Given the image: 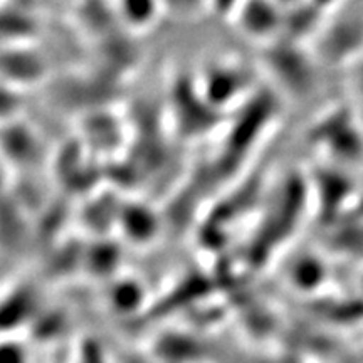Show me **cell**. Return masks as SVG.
I'll return each instance as SVG.
<instances>
[{"label":"cell","instance_id":"obj_2","mask_svg":"<svg viewBox=\"0 0 363 363\" xmlns=\"http://www.w3.org/2000/svg\"><path fill=\"white\" fill-rule=\"evenodd\" d=\"M286 274L294 288L315 289L326 278V264L320 254L301 251L293 256L286 267Z\"/></svg>","mask_w":363,"mask_h":363},{"label":"cell","instance_id":"obj_4","mask_svg":"<svg viewBox=\"0 0 363 363\" xmlns=\"http://www.w3.org/2000/svg\"><path fill=\"white\" fill-rule=\"evenodd\" d=\"M358 286H360V293H362V298H363V271L360 272V278H358Z\"/></svg>","mask_w":363,"mask_h":363},{"label":"cell","instance_id":"obj_3","mask_svg":"<svg viewBox=\"0 0 363 363\" xmlns=\"http://www.w3.org/2000/svg\"><path fill=\"white\" fill-rule=\"evenodd\" d=\"M267 65L274 71V74L284 83L288 88H306L311 81L310 61L305 54H294L291 51H284L283 54L274 52L267 57Z\"/></svg>","mask_w":363,"mask_h":363},{"label":"cell","instance_id":"obj_1","mask_svg":"<svg viewBox=\"0 0 363 363\" xmlns=\"http://www.w3.org/2000/svg\"><path fill=\"white\" fill-rule=\"evenodd\" d=\"M247 76L240 66L233 62H216L208 66L201 78V93L216 110L239 98L246 91Z\"/></svg>","mask_w":363,"mask_h":363}]
</instances>
